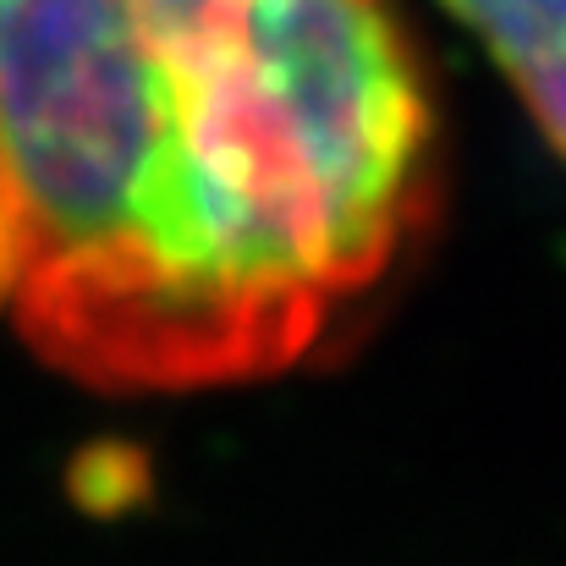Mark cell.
<instances>
[{
	"instance_id": "3957f363",
	"label": "cell",
	"mask_w": 566,
	"mask_h": 566,
	"mask_svg": "<svg viewBox=\"0 0 566 566\" xmlns=\"http://www.w3.org/2000/svg\"><path fill=\"white\" fill-rule=\"evenodd\" d=\"M22 270H28V220H22V198L11 188V171L0 160V308L17 303Z\"/></svg>"
},
{
	"instance_id": "6da1fadb",
	"label": "cell",
	"mask_w": 566,
	"mask_h": 566,
	"mask_svg": "<svg viewBox=\"0 0 566 566\" xmlns=\"http://www.w3.org/2000/svg\"><path fill=\"white\" fill-rule=\"evenodd\" d=\"M17 325L94 390L281 375L375 292L434 192L390 0H0Z\"/></svg>"
},
{
	"instance_id": "7a4b0ae2",
	"label": "cell",
	"mask_w": 566,
	"mask_h": 566,
	"mask_svg": "<svg viewBox=\"0 0 566 566\" xmlns=\"http://www.w3.org/2000/svg\"><path fill=\"white\" fill-rule=\"evenodd\" d=\"M517 83L523 105L566 155V0H446Z\"/></svg>"
}]
</instances>
